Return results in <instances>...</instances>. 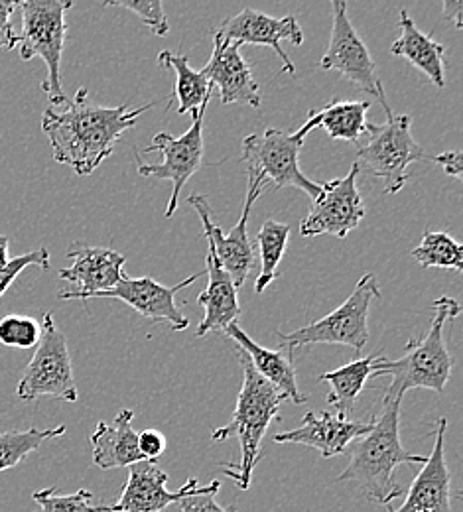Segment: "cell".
Masks as SVG:
<instances>
[{"instance_id":"obj_18","label":"cell","mask_w":463,"mask_h":512,"mask_svg":"<svg viewBox=\"0 0 463 512\" xmlns=\"http://www.w3.org/2000/svg\"><path fill=\"white\" fill-rule=\"evenodd\" d=\"M448 420L438 418L434 432V448L422 463V471L414 477L404 503L389 512H452V475L446 465L444 442Z\"/></svg>"},{"instance_id":"obj_4","label":"cell","mask_w":463,"mask_h":512,"mask_svg":"<svg viewBox=\"0 0 463 512\" xmlns=\"http://www.w3.org/2000/svg\"><path fill=\"white\" fill-rule=\"evenodd\" d=\"M237 357L243 369V384L229 426H223L213 432L215 442H225L231 436L239 438L241 461L239 465L223 463L221 467L229 477L235 479L241 491H247L255 473V467L261 459V446L265 440L270 422L278 416L280 404L288 400L276 386L265 381L251 365L249 357L237 349Z\"/></svg>"},{"instance_id":"obj_19","label":"cell","mask_w":463,"mask_h":512,"mask_svg":"<svg viewBox=\"0 0 463 512\" xmlns=\"http://www.w3.org/2000/svg\"><path fill=\"white\" fill-rule=\"evenodd\" d=\"M373 426L371 422L349 420L343 414L324 412L316 416L314 412H306L302 424L290 432H282L274 436L276 444H300L308 448L318 449L322 457H335L345 453L347 448L365 436Z\"/></svg>"},{"instance_id":"obj_14","label":"cell","mask_w":463,"mask_h":512,"mask_svg":"<svg viewBox=\"0 0 463 512\" xmlns=\"http://www.w3.org/2000/svg\"><path fill=\"white\" fill-rule=\"evenodd\" d=\"M217 32L223 36L225 42H231L235 46H266L276 52V56L282 62V71L294 75L296 67L288 54L282 50V42H290L292 46L304 44V32L296 16H282L274 18L265 12L243 8L239 14L227 18Z\"/></svg>"},{"instance_id":"obj_34","label":"cell","mask_w":463,"mask_h":512,"mask_svg":"<svg viewBox=\"0 0 463 512\" xmlns=\"http://www.w3.org/2000/svg\"><path fill=\"white\" fill-rule=\"evenodd\" d=\"M30 266H38L42 270H50L52 262H50V253L46 247L26 253V255L16 256L12 260H8V264L4 268H0V298L6 294V290L12 286V282L18 278V274Z\"/></svg>"},{"instance_id":"obj_26","label":"cell","mask_w":463,"mask_h":512,"mask_svg":"<svg viewBox=\"0 0 463 512\" xmlns=\"http://www.w3.org/2000/svg\"><path fill=\"white\" fill-rule=\"evenodd\" d=\"M158 64L160 67L174 69L176 73V85H174V93L168 107H172V103L176 101L178 113L188 115L198 111L205 101H211L213 85H209L203 69L196 71L190 67V60L186 56H178V54H172L170 50H164L158 54Z\"/></svg>"},{"instance_id":"obj_37","label":"cell","mask_w":463,"mask_h":512,"mask_svg":"<svg viewBox=\"0 0 463 512\" xmlns=\"http://www.w3.org/2000/svg\"><path fill=\"white\" fill-rule=\"evenodd\" d=\"M138 449L144 461L156 463L166 449V438L158 430H144L138 434Z\"/></svg>"},{"instance_id":"obj_10","label":"cell","mask_w":463,"mask_h":512,"mask_svg":"<svg viewBox=\"0 0 463 512\" xmlns=\"http://www.w3.org/2000/svg\"><path fill=\"white\" fill-rule=\"evenodd\" d=\"M40 327V341L36 345L34 357L24 369L16 394L20 400L28 402L40 396L75 402L77 384L73 377L66 335L60 331L50 312L44 314Z\"/></svg>"},{"instance_id":"obj_16","label":"cell","mask_w":463,"mask_h":512,"mask_svg":"<svg viewBox=\"0 0 463 512\" xmlns=\"http://www.w3.org/2000/svg\"><path fill=\"white\" fill-rule=\"evenodd\" d=\"M67 256L73 258V264L60 270V278L75 290L60 292V300H91L95 294L115 288L125 274L123 266L127 258L107 247L73 243L67 249Z\"/></svg>"},{"instance_id":"obj_17","label":"cell","mask_w":463,"mask_h":512,"mask_svg":"<svg viewBox=\"0 0 463 512\" xmlns=\"http://www.w3.org/2000/svg\"><path fill=\"white\" fill-rule=\"evenodd\" d=\"M209 85L219 87L221 103H243L251 109H261L263 95L261 85L253 77L251 65L241 56L239 46L225 42L223 36L213 32V52L203 67Z\"/></svg>"},{"instance_id":"obj_6","label":"cell","mask_w":463,"mask_h":512,"mask_svg":"<svg viewBox=\"0 0 463 512\" xmlns=\"http://www.w3.org/2000/svg\"><path fill=\"white\" fill-rule=\"evenodd\" d=\"M381 298V286L375 274H365L351 296L331 314L322 320L312 321L306 327H300L290 333L278 331L276 337L280 347L294 351L296 347L310 345H345L351 347L357 355L369 343V310L373 300Z\"/></svg>"},{"instance_id":"obj_38","label":"cell","mask_w":463,"mask_h":512,"mask_svg":"<svg viewBox=\"0 0 463 512\" xmlns=\"http://www.w3.org/2000/svg\"><path fill=\"white\" fill-rule=\"evenodd\" d=\"M430 162H436L438 166H442V170H444L450 178L462 180L463 154L460 150H450V152H444V154L432 156V160H430Z\"/></svg>"},{"instance_id":"obj_12","label":"cell","mask_w":463,"mask_h":512,"mask_svg":"<svg viewBox=\"0 0 463 512\" xmlns=\"http://www.w3.org/2000/svg\"><path fill=\"white\" fill-rule=\"evenodd\" d=\"M333 26H331L330 46L324 54L320 67L341 73L345 79L353 81L363 93L373 95L385 107L387 119L393 111L387 103L385 89L377 77V64L369 54V48L357 34L355 26L347 16V4L343 0H333Z\"/></svg>"},{"instance_id":"obj_8","label":"cell","mask_w":463,"mask_h":512,"mask_svg":"<svg viewBox=\"0 0 463 512\" xmlns=\"http://www.w3.org/2000/svg\"><path fill=\"white\" fill-rule=\"evenodd\" d=\"M306 136L302 128L296 132L266 128L263 134L247 136L243 140V162L247 164L249 178L263 182L266 190L270 186L274 190L296 188L316 199L322 186L312 182L298 162Z\"/></svg>"},{"instance_id":"obj_35","label":"cell","mask_w":463,"mask_h":512,"mask_svg":"<svg viewBox=\"0 0 463 512\" xmlns=\"http://www.w3.org/2000/svg\"><path fill=\"white\" fill-rule=\"evenodd\" d=\"M221 489L219 481H211L209 485H199L198 489L184 499H180L176 505L182 512H235V507L225 509L217 503V493Z\"/></svg>"},{"instance_id":"obj_39","label":"cell","mask_w":463,"mask_h":512,"mask_svg":"<svg viewBox=\"0 0 463 512\" xmlns=\"http://www.w3.org/2000/svg\"><path fill=\"white\" fill-rule=\"evenodd\" d=\"M446 20H452L458 30L463 28V2L462 0H444L442 2Z\"/></svg>"},{"instance_id":"obj_25","label":"cell","mask_w":463,"mask_h":512,"mask_svg":"<svg viewBox=\"0 0 463 512\" xmlns=\"http://www.w3.org/2000/svg\"><path fill=\"white\" fill-rule=\"evenodd\" d=\"M369 109V101H331L320 111H310L308 121L300 128L306 134H310L314 128H324L333 140L361 142L369 125Z\"/></svg>"},{"instance_id":"obj_32","label":"cell","mask_w":463,"mask_h":512,"mask_svg":"<svg viewBox=\"0 0 463 512\" xmlns=\"http://www.w3.org/2000/svg\"><path fill=\"white\" fill-rule=\"evenodd\" d=\"M42 327L28 316H6L0 320V343L16 349H32L40 341Z\"/></svg>"},{"instance_id":"obj_5","label":"cell","mask_w":463,"mask_h":512,"mask_svg":"<svg viewBox=\"0 0 463 512\" xmlns=\"http://www.w3.org/2000/svg\"><path fill=\"white\" fill-rule=\"evenodd\" d=\"M71 0H26L18 2L22 10V34L18 36V50L24 62L42 58L48 67V77L42 91L52 105H67L62 87V54L66 44V12Z\"/></svg>"},{"instance_id":"obj_15","label":"cell","mask_w":463,"mask_h":512,"mask_svg":"<svg viewBox=\"0 0 463 512\" xmlns=\"http://www.w3.org/2000/svg\"><path fill=\"white\" fill-rule=\"evenodd\" d=\"M203 274L205 272H196L176 286H164L150 276L129 278L123 274L115 288L95 294L91 300H121L146 320L168 321L172 331H184L190 327V320L176 306V294L194 284Z\"/></svg>"},{"instance_id":"obj_20","label":"cell","mask_w":463,"mask_h":512,"mask_svg":"<svg viewBox=\"0 0 463 512\" xmlns=\"http://www.w3.org/2000/svg\"><path fill=\"white\" fill-rule=\"evenodd\" d=\"M168 473L152 461H138L129 467V481L121 499L109 505V512H162L178 503L199 487L198 479H190L180 491L166 487Z\"/></svg>"},{"instance_id":"obj_11","label":"cell","mask_w":463,"mask_h":512,"mask_svg":"<svg viewBox=\"0 0 463 512\" xmlns=\"http://www.w3.org/2000/svg\"><path fill=\"white\" fill-rule=\"evenodd\" d=\"M265 190L266 186L263 182H257V180L249 178L243 213H241L237 225L227 235L223 233V229L219 225H215L211 205H209L205 195L192 193L188 197V205H192L196 209V213L201 219L203 235L207 239L209 251L215 255L217 262L221 264V268L231 276L237 290L245 286V282L249 278V272H251L253 264L257 262L255 245L249 239V217H251L255 201Z\"/></svg>"},{"instance_id":"obj_21","label":"cell","mask_w":463,"mask_h":512,"mask_svg":"<svg viewBox=\"0 0 463 512\" xmlns=\"http://www.w3.org/2000/svg\"><path fill=\"white\" fill-rule=\"evenodd\" d=\"M225 335L233 339L237 349L249 357L253 369L265 381L276 386L288 400H292L294 404H304L308 400V396L302 394L298 388L296 367L290 349H266L263 345L255 343L237 321L225 329Z\"/></svg>"},{"instance_id":"obj_22","label":"cell","mask_w":463,"mask_h":512,"mask_svg":"<svg viewBox=\"0 0 463 512\" xmlns=\"http://www.w3.org/2000/svg\"><path fill=\"white\" fill-rule=\"evenodd\" d=\"M205 262V274L209 276V282L207 288L198 296V304L203 308V320L199 323L196 337H203L217 329L225 331L243 314L237 296L239 290L235 288L231 276L221 268V264L211 251L207 253Z\"/></svg>"},{"instance_id":"obj_30","label":"cell","mask_w":463,"mask_h":512,"mask_svg":"<svg viewBox=\"0 0 463 512\" xmlns=\"http://www.w3.org/2000/svg\"><path fill=\"white\" fill-rule=\"evenodd\" d=\"M64 434H66V426H58L50 430L30 428L24 432H16V430L2 432L0 434V473L22 463L30 453L38 451L44 442L60 438Z\"/></svg>"},{"instance_id":"obj_28","label":"cell","mask_w":463,"mask_h":512,"mask_svg":"<svg viewBox=\"0 0 463 512\" xmlns=\"http://www.w3.org/2000/svg\"><path fill=\"white\" fill-rule=\"evenodd\" d=\"M290 239V225L266 219L259 231L257 245L261 251V274L255 282V292L263 294L266 288L278 278V266L286 253Z\"/></svg>"},{"instance_id":"obj_36","label":"cell","mask_w":463,"mask_h":512,"mask_svg":"<svg viewBox=\"0 0 463 512\" xmlns=\"http://www.w3.org/2000/svg\"><path fill=\"white\" fill-rule=\"evenodd\" d=\"M18 8V2L0 0V50L10 52L18 46V34L12 28L10 16Z\"/></svg>"},{"instance_id":"obj_13","label":"cell","mask_w":463,"mask_h":512,"mask_svg":"<svg viewBox=\"0 0 463 512\" xmlns=\"http://www.w3.org/2000/svg\"><path fill=\"white\" fill-rule=\"evenodd\" d=\"M359 168L353 164L349 174L322 186L310 213L300 221L302 237L333 235L345 239L365 217V205L357 190Z\"/></svg>"},{"instance_id":"obj_1","label":"cell","mask_w":463,"mask_h":512,"mask_svg":"<svg viewBox=\"0 0 463 512\" xmlns=\"http://www.w3.org/2000/svg\"><path fill=\"white\" fill-rule=\"evenodd\" d=\"M152 107L154 103L138 109L101 107L89 101L85 87H79L64 111L50 107L44 113L42 130L56 162L69 166L77 176H89L113 154L125 130L133 128L138 117Z\"/></svg>"},{"instance_id":"obj_40","label":"cell","mask_w":463,"mask_h":512,"mask_svg":"<svg viewBox=\"0 0 463 512\" xmlns=\"http://www.w3.org/2000/svg\"><path fill=\"white\" fill-rule=\"evenodd\" d=\"M8 245H10V239L0 235V268L8 264Z\"/></svg>"},{"instance_id":"obj_9","label":"cell","mask_w":463,"mask_h":512,"mask_svg":"<svg viewBox=\"0 0 463 512\" xmlns=\"http://www.w3.org/2000/svg\"><path fill=\"white\" fill-rule=\"evenodd\" d=\"M211 101H205L198 111L192 113V127L182 136H172L168 132H158L152 138V144L144 148L146 154L158 152L162 156V162L146 164L142 162L140 154L136 152L138 162V174L144 178H156V180H170L172 182V195L166 207V217L170 219L180 201V192L188 184V180L198 172L203 164V117Z\"/></svg>"},{"instance_id":"obj_3","label":"cell","mask_w":463,"mask_h":512,"mask_svg":"<svg viewBox=\"0 0 463 512\" xmlns=\"http://www.w3.org/2000/svg\"><path fill=\"white\" fill-rule=\"evenodd\" d=\"M434 320L426 335H416L408 341L404 355L397 361H389L379 355L371 365V377H391L383 402H402V396L412 388H426L444 394L452 377V355L446 345V323L462 314L458 300L440 296L434 304Z\"/></svg>"},{"instance_id":"obj_27","label":"cell","mask_w":463,"mask_h":512,"mask_svg":"<svg viewBox=\"0 0 463 512\" xmlns=\"http://www.w3.org/2000/svg\"><path fill=\"white\" fill-rule=\"evenodd\" d=\"M379 355L359 357L335 371L318 377L320 383L330 384L328 404L337 410V414L347 416L355 408L365 384L371 379V365Z\"/></svg>"},{"instance_id":"obj_7","label":"cell","mask_w":463,"mask_h":512,"mask_svg":"<svg viewBox=\"0 0 463 512\" xmlns=\"http://www.w3.org/2000/svg\"><path fill=\"white\" fill-rule=\"evenodd\" d=\"M412 119L408 115L389 117L385 125H367L365 140L359 144L355 166L359 174L383 180V192L398 193L408 182V166L420 160H432L414 140Z\"/></svg>"},{"instance_id":"obj_33","label":"cell","mask_w":463,"mask_h":512,"mask_svg":"<svg viewBox=\"0 0 463 512\" xmlns=\"http://www.w3.org/2000/svg\"><path fill=\"white\" fill-rule=\"evenodd\" d=\"M105 6H117V8L131 10L156 36H166L170 32V24H168V18L164 14V6L160 0H144V2L115 0V2H105Z\"/></svg>"},{"instance_id":"obj_2","label":"cell","mask_w":463,"mask_h":512,"mask_svg":"<svg viewBox=\"0 0 463 512\" xmlns=\"http://www.w3.org/2000/svg\"><path fill=\"white\" fill-rule=\"evenodd\" d=\"M400 404L402 402H383V412L373 418L371 430L355 440L351 459L337 477V483H353L369 501L385 509L400 499L404 491L395 479V469L426 461V457L402 448Z\"/></svg>"},{"instance_id":"obj_29","label":"cell","mask_w":463,"mask_h":512,"mask_svg":"<svg viewBox=\"0 0 463 512\" xmlns=\"http://www.w3.org/2000/svg\"><path fill=\"white\" fill-rule=\"evenodd\" d=\"M412 258L422 268L463 270V247L446 231H426L422 243L412 251Z\"/></svg>"},{"instance_id":"obj_23","label":"cell","mask_w":463,"mask_h":512,"mask_svg":"<svg viewBox=\"0 0 463 512\" xmlns=\"http://www.w3.org/2000/svg\"><path fill=\"white\" fill-rule=\"evenodd\" d=\"M133 420V410L125 408L115 416L113 424H97L91 436V448L93 463L99 469H121L144 461L138 449V434L134 432Z\"/></svg>"},{"instance_id":"obj_24","label":"cell","mask_w":463,"mask_h":512,"mask_svg":"<svg viewBox=\"0 0 463 512\" xmlns=\"http://www.w3.org/2000/svg\"><path fill=\"white\" fill-rule=\"evenodd\" d=\"M400 36L391 46V54L406 60L408 64L420 69L436 87L446 85V48L436 42L432 36L424 34L406 10H400L398 20Z\"/></svg>"},{"instance_id":"obj_31","label":"cell","mask_w":463,"mask_h":512,"mask_svg":"<svg viewBox=\"0 0 463 512\" xmlns=\"http://www.w3.org/2000/svg\"><path fill=\"white\" fill-rule=\"evenodd\" d=\"M32 499L42 512H109V505H93V493L79 489L73 495H58L56 487L36 491Z\"/></svg>"}]
</instances>
